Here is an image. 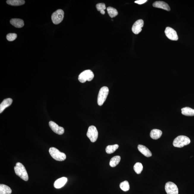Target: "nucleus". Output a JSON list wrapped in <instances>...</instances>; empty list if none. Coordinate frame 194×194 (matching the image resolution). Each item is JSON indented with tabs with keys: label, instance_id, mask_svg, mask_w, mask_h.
Returning <instances> with one entry per match:
<instances>
[{
	"label": "nucleus",
	"instance_id": "nucleus-1",
	"mask_svg": "<svg viewBox=\"0 0 194 194\" xmlns=\"http://www.w3.org/2000/svg\"><path fill=\"white\" fill-rule=\"evenodd\" d=\"M15 174L25 181L29 180V176L25 166L20 163H17L14 167Z\"/></svg>",
	"mask_w": 194,
	"mask_h": 194
},
{
	"label": "nucleus",
	"instance_id": "nucleus-2",
	"mask_svg": "<svg viewBox=\"0 0 194 194\" xmlns=\"http://www.w3.org/2000/svg\"><path fill=\"white\" fill-rule=\"evenodd\" d=\"M190 140L188 137L185 135H179L175 138L173 142V145L175 147L182 148L185 146L189 145Z\"/></svg>",
	"mask_w": 194,
	"mask_h": 194
},
{
	"label": "nucleus",
	"instance_id": "nucleus-3",
	"mask_svg": "<svg viewBox=\"0 0 194 194\" xmlns=\"http://www.w3.org/2000/svg\"><path fill=\"white\" fill-rule=\"evenodd\" d=\"M49 152L51 157L56 161H63L66 159V154L61 152L55 147H51L49 149Z\"/></svg>",
	"mask_w": 194,
	"mask_h": 194
},
{
	"label": "nucleus",
	"instance_id": "nucleus-4",
	"mask_svg": "<svg viewBox=\"0 0 194 194\" xmlns=\"http://www.w3.org/2000/svg\"><path fill=\"white\" fill-rule=\"evenodd\" d=\"M109 89L107 87L104 86L100 90L97 97V104L102 106L105 102L109 94Z\"/></svg>",
	"mask_w": 194,
	"mask_h": 194
},
{
	"label": "nucleus",
	"instance_id": "nucleus-5",
	"mask_svg": "<svg viewBox=\"0 0 194 194\" xmlns=\"http://www.w3.org/2000/svg\"><path fill=\"white\" fill-rule=\"evenodd\" d=\"M93 72L90 70L84 71L79 75L78 79L81 83H85L86 81H90L94 78Z\"/></svg>",
	"mask_w": 194,
	"mask_h": 194
},
{
	"label": "nucleus",
	"instance_id": "nucleus-6",
	"mask_svg": "<svg viewBox=\"0 0 194 194\" xmlns=\"http://www.w3.org/2000/svg\"><path fill=\"white\" fill-rule=\"evenodd\" d=\"M64 11L61 10H58L53 13L51 15V19L54 24L58 25L62 21L64 18Z\"/></svg>",
	"mask_w": 194,
	"mask_h": 194
},
{
	"label": "nucleus",
	"instance_id": "nucleus-7",
	"mask_svg": "<svg viewBox=\"0 0 194 194\" xmlns=\"http://www.w3.org/2000/svg\"><path fill=\"white\" fill-rule=\"evenodd\" d=\"M87 135L92 142H95L97 140L98 133L97 128L95 126H92L89 127Z\"/></svg>",
	"mask_w": 194,
	"mask_h": 194
},
{
	"label": "nucleus",
	"instance_id": "nucleus-8",
	"mask_svg": "<svg viewBox=\"0 0 194 194\" xmlns=\"http://www.w3.org/2000/svg\"><path fill=\"white\" fill-rule=\"evenodd\" d=\"M165 190L167 194H178L177 186L172 182H169L166 183Z\"/></svg>",
	"mask_w": 194,
	"mask_h": 194
},
{
	"label": "nucleus",
	"instance_id": "nucleus-9",
	"mask_svg": "<svg viewBox=\"0 0 194 194\" xmlns=\"http://www.w3.org/2000/svg\"><path fill=\"white\" fill-rule=\"evenodd\" d=\"M165 33L166 37L170 40L173 41L178 40V37L176 31L171 27H166Z\"/></svg>",
	"mask_w": 194,
	"mask_h": 194
},
{
	"label": "nucleus",
	"instance_id": "nucleus-10",
	"mask_svg": "<svg viewBox=\"0 0 194 194\" xmlns=\"http://www.w3.org/2000/svg\"><path fill=\"white\" fill-rule=\"evenodd\" d=\"M144 25L143 20H139L135 22L132 27V31L135 34H138L141 31Z\"/></svg>",
	"mask_w": 194,
	"mask_h": 194
},
{
	"label": "nucleus",
	"instance_id": "nucleus-11",
	"mask_svg": "<svg viewBox=\"0 0 194 194\" xmlns=\"http://www.w3.org/2000/svg\"><path fill=\"white\" fill-rule=\"evenodd\" d=\"M49 126L54 133L57 134L58 135H61L64 133V130L62 127H60L54 122L50 121Z\"/></svg>",
	"mask_w": 194,
	"mask_h": 194
},
{
	"label": "nucleus",
	"instance_id": "nucleus-12",
	"mask_svg": "<svg viewBox=\"0 0 194 194\" xmlns=\"http://www.w3.org/2000/svg\"><path fill=\"white\" fill-rule=\"evenodd\" d=\"M153 6L154 7L161 8L166 11H169L171 8L167 3L163 1H157L153 4Z\"/></svg>",
	"mask_w": 194,
	"mask_h": 194
},
{
	"label": "nucleus",
	"instance_id": "nucleus-13",
	"mask_svg": "<svg viewBox=\"0 0 194 194\" xmlns=\"http://www.w3.org/2000/svg\"><path fill=\"white\" fill-rule=\"evenodd\" d=\"M67 181V178L64 177L60 178L55 182L54 184V187L57 189L61 188L64 186Z\"/></svg>",
	"mask_w": 194,
	"mask_h": 194
},
{
	"label": "nucleus",
	"instance_id": "nucleus-14",
	"mask_svg": "<svg viewBox=\"0 0 194 194\" xmlns=\"http://www.w3.org/2000/svg\"><path fill=\"white\" fill-rule=\"evenodd\" d=\"M138 149L140 152L147 157H152V154L150 151L145 146L139 145L138 146Z\"/></svg>",
	"mask_w": 194,
	"mask_h": 194
},
{
	"label": "nucleus",
	"instance_id": "nucleus-15",
	"mask_svg": "<svg viewBox=\"0 0 194 194\" xmlns=\"http://www.w3.org/2000/svg\"><path fill=\"white\" fill-rule=\"evenodd\" d=\"M12 102V99L11 98H7L4 100L0 105V113H2L6 108L11 105Z\"/></svg>",
	"mask_w": 194,
	"mask_h": 194
},
{
	"label": "nucleus",
	"instance_id": "nucleus-16",
	"mask_svg": "<svg viewBox=\"0 0 194 194\" xmlns=\"http://www.w3.org/2000/svg\"><path fill=\"white\" fill-rule=\"evenodd\" d=\"M10 23L14 26L18 28H21L24 25V23L23 20L20 19H12L10 20Z\"/></svg>",
	"mask_w": 194,
	"mask_h": 194
},
{
	"label": "nucleus",
	"instance_id": "nucleus-17",
	"mask_svg": "<svg viewBox=\"0 0 194 194\" xmlns=\"http://www.w3.org/2000/svg\"><path fill=\"white\" fill-rule=\"evenodd\" d=\"M162 135V132L158 129H153L151 131L150 136L154 140H157L161 137Z\"/></svg>",
	"mask_w": 194,
	"mask_h": 194
},
{
	"label": "nucleus",
	"instance_id": "nucleus-18",
	"mask_svg": "<svg viewBox=\"0 0 194 194\" xmlns=\"http://www.w3.org/2000/svg\"><path fill=\"white\" fill-rule=\"evenodd\" d=\"M182 113L183 115L187 116H194V109L190 107H186L182 108Z\"/></svg>",
	"mask_w": 194,
	"mask_h": 194
},
{
	"label": "nucleus",
	"instance_id": "nucleus-19",
	"mask_svg": "<svg viewBox=\"0 0 194 194\" xmlns=\"http://www.w3.org/2000/svg\"><path fill=\"white\" fill-rule=\"evenodd\" d=\"M12 192L11 188L7 185L3 184L0 185V194H11Z\"/></svg>",
	"mask_w": 194,
	"mask_h": 194
},
{
	"label": "nucleus",
	"instance_id": "nucleus-20",
	"mask_svg": "<svg viewBox=\"0 0 194 194\" xmlns=\"http://www.w3.org/2000/svg\"><path fill=\"white\" fill-rule=\"evenodd\" d=\"M121 158L119 156H115L112 158L110 161V165L111 167H114L119 164L120 160H121Z\"/></svg>",
	"mask_w": 194,
	"mask_h": 194
},
{
	"label": "nucleus",
	"instance_id": "nucleus-21",
	"mask_svg": "<svg viewBox=\"0 0 194 194\" xmlns=\"http://www.w3.org/2000/svg\"><path fill=\"white\" fill-rule=\"evenodd\" d=\"M8 4L12 6H20L25 4V1L23 0H8L7 1Z\"/></svg>",
	"mask_w": 194,
	"mask_h": 194
},
{
	"label": "nucleus",
	"instance_id": "nucleus-22",
	"mask_svg": "<svg viewBox=\"0 0 194 194\" xmlns=\"http://www.w3.org/2000/svg\"><path fill=\"white\" fill-rule=\"evenodd\" d=\"M119 147V145L117 144L114 145H109L106 147V152L107 154H111L114 153Z\"/></svg>",
	"mask_w": 194,
	"mask_h": 194
},
{
	"label": "nucleus",
	"instance_id": "nucleus-23",
	"mask_svg": "<svg viewBox=\"0 0 194 194\" xmlns=\"http://www.w3.org/2000/svg\"><path fill=\"white\" fill-rule=\"evenodd\" d=\"M107 10L108 14L111 18H114L117 16L118 15L117 10L112 7H108L107 8Z\"/></svg>",
	"mask_w": 194,
	"mask_h": 194
},
{
	"label": "nucleus",
	"instance_id": "nucleus-24",
	"mask_svg": "<svg viewBox=\"0 0 194 194\" xmlns=\"http://www.w3.org/2000/svg\"><path fill=\"white\" fill-rule=\"evenodd\" d=\"M134 170L137 174H140L143 169V166L141 163H137L134 166Z\"/></svg>",
	"mask_w": 194,
	"mask_h": 194
},
{
	"label": "nucleus",
	"instance_id": "nucleus-25",
	"mask_svg": "<svg viewBox=\"0 0 194 194\" xmlns=\"http://www.w3.org/2000/svg\"><path fill=\"white\" fill-rule=\"evenodd\" d=\"M120 187L123 191H127L130 188L129 183L127 181H124L120 184Z\"/></svg>",
	"mask_w": 194,
	"mask_h": 194
},
{
	"label": "nucleus",
	"instance_id": "nucleus-26",
	"mask_svg": "<svg viewBox=\"0 0 194 194\" xmlns=\"http://www.w3.org/2000/svg\"><path fill=\"white\" fill-rule=\"evenodd\" d=\"M98 11L100 12V13L102 15H104L105 14V12L104 10L106 9V7L105 4L103 3H98L96 5Z\"/></svg>",
	"mask_w": 194,
	"mask_h": 194
},
{
	"label": "nucleus",
	"instance_id": "nucleus-27",
	"mask_svg": "<svg viewBox=\"0 0 194 194\" xmlns=\"http://www.w3.org/2000/svg\"><path fill=\"white\" fill-rule=\"evenodd\" d=\"M17 35L15 33H10L8 34L7 36V40L12 42L15 40L17 38Z\"/></svg>",
	"mask_w": 194,
	"mask_h": 194
},
{
	"label": "nucleus",
	"instance_id": "nucleus-28",
	"mask_svg": "<svg viewBox=\"0 0 194 194\" xmlns=\"http://www.w3.org/2000/svg\"><path fill=\"white\" fill-rule=\"evenodd\" d=\"M147 0H139V1H135V3H137L139 4H144V3L147 2Z\"/></svg>",
	"mask_w": 194,
	"mask_h": 194
}]
</instances>
